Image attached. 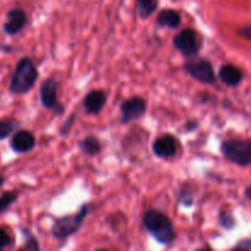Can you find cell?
I'll return each mask as SVG.
<instances>
[{"label": "cell", "mask_w": 251, "mask_h": 251, "mask_svg": "<svg viewBox=\"0 0 251 251\" xmlns=\"http://www.w3.org/2000/svg\"><path fill=\"white\" fill-rule=\"evenodd\" d=\"M152 151H153L154 156L159 157V158H172L176 156V151H178V141L172 135H162L153 141Z\"/></svg>", "instance_id": "9"}, {"label": "cell", "mask_w": 251, "mask_h": 251, "mask_svg": "<svg viewBox=\"0 0 251 251\" xmlns=\"http://www.w3.org/2000/svg\"><path fill=\"white\" fill-rule=\"evenodd\" d=\"M59 81L54 77H49L42 82L39 87V98L46 109L51 110L54 114H64V107L58 100Z\"/></svg>", "instance_id": "6"}, {"label": "cell", "mask_w": 251, "mask_h": 251, "mask_svg": "<svg viewBox=\"0 0 251 251\" xmlns=\"http://www.w3.org/2000/svg\"><path fill=\"white\" fill-rule=\"evenodd\" d=\"M221 152L232 163L242 167L251 166V140H225Z\"/></svg>", "instance_id": "4"}, {"label": "cell", "mask_w": 251, "mask_h": 251, "mask_svg": "<svg viewBox=\"0 0 251 251\" xmlns=\"http://www.w3.org/2000/svg\"><path fill=\"white\" fill-rule=\"evenodd\" d=\"M12 151L16 153H28L36 147V137L27 130H16L10 141Z\"/></svg>", "instance_id": "11"}, {"label": "cell", "mask_w": 251, "mask_h": 251, "mask_svg": "<svg viewBox=\"0 0 251 251\" xmlns=\"http://www.w3.org/2000/svg\"><path fill=\"white\" fill-rule=\"evenodd\" d=\"M245 196H247V198L251 201V185L248 186V188L245 189Z\"/></svg>", "instance_id": "25"}, {"label": "cell", "mask_w": 251, "mask_h": 251, "mask_svg": "<svg viewBox=\"0 0 251 251\" xmlns=\"http://www.w3.org/2000/svg\"><path fill=\"white\" fill-rule=\"evenodd\" d=\"M24 233L27 235V237H28V239L25 237V249L38 251L39 250L38 240H37L36 238L31 234V232H29V230H24Z\"/></svg>", "instance_id": "20"}, {"label": "cell", "mask_w": 251, "mask_h": 251, "mask_svg": "<svg viewBox=\"0 0 251 251\" xmlns=\"http://www.w3.org/2000/svg\"><path fill=\"white\" fill-rule=\"evenodd\" d=\"M174 48L180 51L185 58L196 56L200 51L201 43L199 41V36L196 31L191 28H185L179 32L173 39Z\"/></svg>", "instance_id": "7"}, {"label": "cell", "mask_w": 251, "mask_h": 251, "mask_svg": "<svg viewBox=\"0 0 251 251\" xmlns=\"http://www.w3.org/2000/svg\"><path fill=\"white\" fill-rule=\"evenodd\" d=\"M88 213H90V205L85 203L74 215H68L58 218L51 227V235L58 240H65L73 237L74 234L78 232Z\"/></svg>", "instance_id": "3"}, {"label": "cell", "mask_w": 251, "mask_h": 251, "mask_svg": "<svg viewBox=\"0 0 251 251\" xmlns=\"http://www.w3.org/2000/svg\"><path fill=\"white\" fill-rule=\"evenodd\" d=\"M12 244V238L6 229L0 228V251L6 249Z\"/></svg>", "instance_id": "22"}, {"label": "cell", "mask_w": 251, "mask_h": 251, "mask_svg": "<svg viewBox=\"0 0 251 251\" xmlns=\"http://www.w3.org/2000/svg\"><path fill=\"white\" fill-rule=\"evenodd\" d=\"M218 218H220L221 226H222L225 229L230 230L235 227V221H234V218L232 217V215H230V213L226 212V211H221Z\"/></svg>", "instance_id": "19"}, {"label": "cell", "mask_w": 251, "mask_h": 251, "mask_svg": "<svg viewBox=\"0 0 251 251\" xmlns=\"http://www.w3.org/2000/svg\"><path fill=\"white\" fill-rule=\"evenodd\" d=\"M147 110L146 100L141 97H131L125 100L120 105V123L129 124L144 117Z\"/></svg>", "instance_id": "8"}, {"label": "cell", "mask_w": 251, "mask_h": 251, "mask_svg": "<svg viewBox=\"0 0 251 251\" xmlns=\"http://www.w3.org/2000/svg\"><path fill=\"white\" fill-rule=\"evenodd\" d=\"M157 24H158L159 26L169 27V28L172 29L178 28L181 24V17L180 15H179V12L176 11V10H162V11L159 12L158 17H157Z\"/></svg>", "instance_id": "14"}, {"label": "cell", "mask_w": 251, "mask_h": 251, "mask_svg": "<svg viewBox=\"0 0 251 251\" xmlns=\"http://www.w3.org/2000/svg\"><path fill=\"white\" fill-rule=\"evenodd\" d=\"M78 147L87 156H96V154H98L102 151V145H100V139L93 136V135H88V136L83 137L78 142Z\"/></svg>", "instance_id": "15"}, {"label": "cell", "mask_w": 251, "mask_h": 251, "mask_svg": "<svg viewBox=\"0 0 251 251\" xmlns=\"http://www.w3.org/2000/svg\"><path fill=\"white\" fill-rule=\"evenodd\" d=\"M145 229L162 245L172 244L176 239V232L168 216L158 210H147L142 216Z\"/></svg>", "instance_id": "1"}, {"label": "cell", "mask_w": 251, "mask_h": 251, "mask_svg": "<svg viewBox=\"0 0 251 251\" xmlns=\"http://www.w3.org/2000/svg\"><path fill=\"white\" fill-rule=\"evenodd\" d=\"M4 183H5V178L2 176H0V188H1V186L4 185Z\"/></svg>", "instance_id": "26"}, {"label": "cell", "mask_w": 251, "mask_h": 251, "mask_svg": "<svg viewBox=\"0 0 251 251\" xmlns=\"http://www.w3.org/2000/svg\"><path fill=\"white\" fill-rule=\"evenodd\" d=\"M37 78H38V70L33 60L28 56H24L17 61L12 73L9 87L10 92L17 96L26 95L34 87Z\"/></svg>", "instance_id": "2"}, {"label": "cell", "mask_w": 251, "mask_h": 251, "mask_svg": "<svg viewBox=\"0 0 251 251\" xmlns=\"http://www.w3.org/2000/svg\"><path fill=\"white\" fill-rule=\"evenodd\" d=\"M20 123L15 119L0 120V141L7 139L10 135L14 134L19 127Z\"/></svg>", "instance_id": "17"}, {"label": "cell", "mask_w": 251, "mask_h": 251, "mask_svg": "<svg viewBox=\"0 0 251 251\" xmlns=\"http://www.w3.org/2000/svg\"><path fill=\"white\" fill-rule=\"evenodd\" d=\"M19 199V193L17 191H5L0 195V216L9 210L10 206Z\"/></svg>", "instance_id": "18"}, {"label": "cell", "mask_w": 251, "mask_h": 251, "mask_svg": "<svg viewBox=\"0 0 251 251\" xmlns=\"http://www.w3.org/2000/svg\"><path fill=\"white\" fill-rule=\"evenodd\" d=\"M107 103V95L102 90H92L83 97V108L88 114H100Z\"/></svg>", "instance_id": "12"}, {"label": "cell", "mask_w": 251, "mask_h": 251, "mask_svg": "<svg viewBox=\"0 0 251 251\" xmlns=\"http://www.w3.org/2000/svg\"><path fill=\"white\" fill-rule=\"evenodd\" d=\"M27 24V14L22 9L15 7L7 11L6 21L2 25V31L9 36H15L25 28Z\"/></svg>", "instance_id": "10"}, {"label": "cell", "mask_w": 251, "mask_h": 251, "mask_svg": "<svg viewBox=\"0 0 251 251\" xmlns=\"http://www.w3.org/2000/svg\"><path fill=\"white\" fill-rule=\"evenodd\" d=\"M184 69L198 82L205 83V85H215L217 81L212 64L207 59L196 58V56L189 58V60H186L184 64Z\"/></svg>", "instance_id": "5"}, {"label": "cell", "mask_w": 251, "mask_h": 251, "mask_svg": "<svg viewBox=\"0 0 251 251\" xmlns=\"http://www.w3.org/2000/svg\"><path fill=\"white\" fill-rule=\"evenodd\" d=\"M247 248H250L251 249V242L250 240H244V242L240 243L239 245L235 247V249H247Z\"/></svg>", "instance_id": "24"}, {"label": "cell", "mask_w": 251, "mask_h": 251, "mask_svg": "<svg viewBox=\"0 0 251 251\" xmlns=\"http://www.w3.org/2000/svg\"><path fill=\"white\" fill-rule=\"evenodd\" d=\"M75 119H76V115L75 113H73V114L70 115V117L68 118V119L65 120V123H64L63 125H61L60 130H59V134H60L61 137L66 136V135H69V132H70L71 127L74 126V123H75Z\"/></svg>", "instance_id": "21"}, {"label": "cell", "mask_w": 251, "mask_h": 251, "mask_svg": "<svg viewBox=\"0 0 251 251\" xmlns=\"http://www.w3.org/2000/svg\"><path fill=\"white\" fill-rule=\"evenodd\" d=\"M237 34H238V36L243 37V38L248 39V41H251V26L243 27V28L238 29Z\"/></svg>", "instance_id": "23"}, {"label": "cell", "mask_w": 251, "mask_h": 251, "mask_svg": "<svg viewBox=\"0 0 251 251\" xmlns=\"http://www.w3.org/2000/svg\"><path fill=\"white\" fill-rule=\"evenodd\" d=\"M158 7V0H136V11L142 20H146Z\"/></svg>", "instance_id": "16"}, {"label": "cell", "mask_w": 251, "mask_h": 251, "mask_svg": "<svg viewBox=\"0 0 251 251\" xmlns=\"http://www.w3.org/2000/svg\"><path fill=\"white\" fill-rule=\"evenodd\" d=\"M218 77L225 85L234 87L243 81V73L237 66L232 65V64H226V65L221 66L220 71H218Z\"/></svg>", "instance_id": "13"}]
</instances>
